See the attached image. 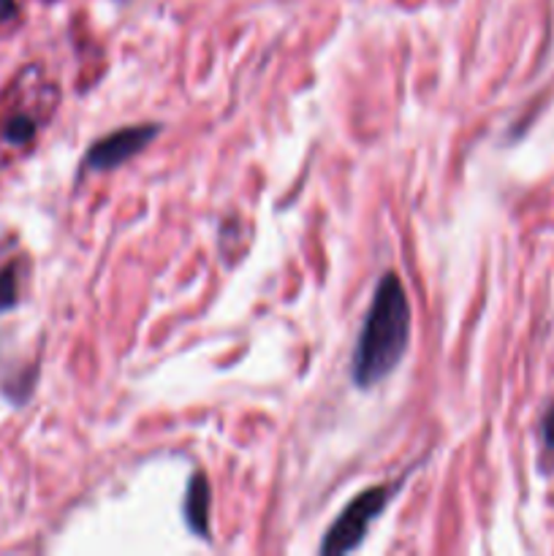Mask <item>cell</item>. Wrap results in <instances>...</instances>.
I'll return each instance as SVG.
<instances>
[{
  "mask_svg": "<svg viewBox=\"0 0 554 556\" xmlns=\"http://www.w3.org/2000/svg\"><path fill=\"white\" fill-rule=\"evenodd\" d=\"M411 337V304L400 277L383 275L369 302L367 318L353 348L351 375L358 389H373L394 372L407 351Z\"/></svg>",
  "mask_w": 554,
  "mask_h": 556,
  "instance_id": "6da1fadb",
  "label": "cell"
},
{
  "mask_svg": "<svg viewBox=\"0 0 554 556\" xmlns=\"http://www.w3.org/2000/svg\"><path fill=\"white\" fill-rule=\"evenodd\" d=\"M394 497V486H375L358 494L351 505L340 514V519L331 525L320 543V554H348L367 538L369 527L378 521L389 500Z\"/></svg>",
  "mask_w": 554,
  "mask_h": 556,
  "instance_id": "7a4b0ae2",
  "label": "cell"
},
{
  "mask_svg": "<svg viewBox=\"0 0 554 556\" xmlns=\"http://www.w3.org/2000/svg\"><path fill=\"white\" fill-rule=\"evenodd\" d=\"M161 134L158 125H134V128L114 130V134L103 136L87 152V166L96 168V172H109V168H117L119 163L130 161L134 155H139L147 144H150L155 136Z\"/></svg>",
  "mask_w": 554,
  "mask_h": 556,
  "instance_id": "3957f363",
  "label": "cell"
},
{
  "mask_svg": "<svg viewBox=\"0 0 554 556\" xmlns=\"http://www.w3.org/2000/svg\"><path fill=\"white\" fill-rule=\"evenodd\" d=\"M185 521L193 530V535H210V486L201 472H196L188 481V494H185Z\"/></svg>",
  "mask_w": 554,
  "mask_h": 556,
  "instance_id": "277c9868",
  "label": "cell"
},
{
  "mask_svg": "<svg viewBox=\"0 0 554 556\" xmlns=\"http://www.w3.org/2000/svg\"><path fill=\"white\" fill-rule=\"evenodd\" d=\"M33 134H36V125H33L30 117H14L5 125V139L11 144H25V141L33 139Z\"/></svg>",
  "mask_w": 554,
  "mask_h": 556,
  "instance_id": "5b68a950",
  "label": "cell"
},
{
  "mask_svg": "<svg viewBox=\"0 0 554 556\" xmlns=\"http://www.w3.org/2000/svg\"><path fill=\"white\" fill-rule=\"evenodd\" d=\"M16 304V275L14 266L0 271V309H11Z\"/></svg>",
  "mask_w": 554,
  "mask_h": 556,
  "instance_id": "8992f818",
  "label": "cell"
},
{
  "mask_svg": "<svg viewBox=\"0 0 554 556\" xmlns=\"http://www.w3.org/2000/svg\"><path fill=\"white\" fill-rule=\"evenodd\" d=\"M543 438H546L549 448H554V410L549 413L546 421H543Z\"/></svg>",
  "mask_w": 554,
  "mask_h": 556,
  "instance_id": "52a82bcc",
  "label": "cell"
},
{
  "mask_svg": "<svg viewBox=\"0 0 554 556\" xmlns=\"http://www.w3.org/2000/svg\"><path fill=\"white\" fill-rule=\"evenodd\" d=\"M14 11H16L14 0H0V20H9V16H14Z\"/></svg>",
  "mask_w": 554,
  "mask_h": 556,
  "instance_id": "ba28073f",
  "label": "cell"
}]
</instances>
